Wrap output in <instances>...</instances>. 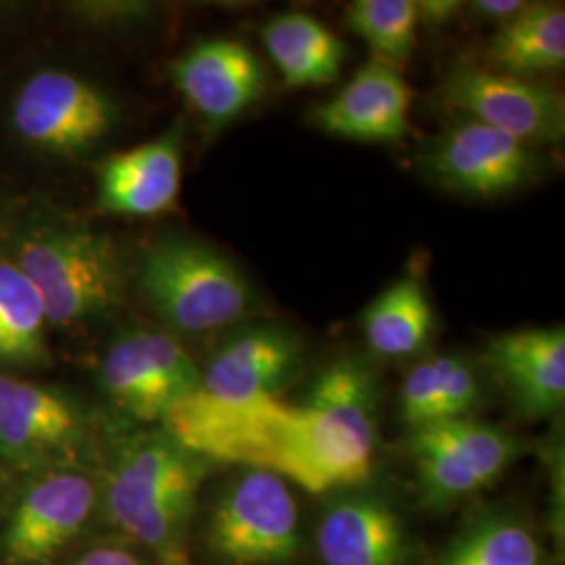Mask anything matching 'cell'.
Listing matches in <instances>:
<instances>
[{
    "mask_svg": "<svg viewBox=\"0 0 565 565\" xmlns=\"http://www.w3.org/2000/svg\"><path fill=\"white\" fill-rule=\"evenodd\" d=\"M118 120V105L103 88L63 70L34 74L11 105V124L21 141L65 158L93 151Z\"/></svg>",
    "mask_w": 565,
    "mask_h": 565,
    "instance_id": "obj_6",
    "label": "cell"
},
{
    "mask_svg": "<svg viewBox=\"0 0 565 565\" xmlns=\"http://www.w3.org/2000/svg\"><path fill=\"white\" fill-rule=\"evenodd\" d=\"M84 434V413L70 396L0 373V457L53 469L78 452Z\"/></svg>",
    "mask_w": 565,
    "mask_h": 565,
    "instance_id": "obj_12",
    "label": "cell"
},
{
    "mask_svg": "<svg viewBox=\"0 0 565 565\" xmlns=\"http://www.w3.org/2000/svg\"><path fill=\"white\" fill-rule=\"evenodd\" d=\"M417 7V23H422L429 30L443 28L455 20V15L461 11V2L457 0H419Z\"/></svg>",
    "mask_w": 565,
    "mask_h": 565,
    "instance_id": "obj_28",
    "label": "cell"
},
{
    "mask_svg": "<svg viewBox=\"0 0 565 565\" xmlns=\"http://www.w3.org/2000/svg\"><path fill=\"white\" fill-rule=\"evenodd\" d=\"M345 21L375 60L403 67L417 44V7L413 0H359L348 7Z\"/></svg>",
    "mask_w": 565,
    "mask_h": 565,
    "instance_id": "obj_24",
    "label": "cell"
},
{
    "mask_svg": "<svg viewBox=\"0 0 565 565\" xmlns=\"http://www.w3.org/2000/svg\"><path fill=\"white\" fill-rule=\"evenodd\" d=\"M486 60L501 74L525 78L557 72L565 63L564 4H525L488 42Z\"/></svg>",
    "mask_w": 565,
    "mask_h": 565,
    "instance_id": "obj_20",
    "label": "cell"
},
{
    "mask_svg": "<svg viewBox=\"0 0 565 565\" xmlns=\"http://www.w3.org/2000/svg\"><path fill=\"white\" fill-rule=\"evenodd\" d=\"M49 319L41 296L13 260L0 258V364L49 361Z\"/></svg>",
    "mask_w": 565,
    "mask_h": 565,
    "instance_id": "obj_22",
    "label": "cell"
},
{
    "mask_svg": "<svg viewBox=\"0 0 565 565\" xmlns=\"http://www.w3.org/2000/svg\"><path fill=\"white\" fill-rule=\"evenodd\" d=\"M438 565H545V553L524 522L486 515L446 546Z\"/></svg>",
    "mask_w": 565,
    "mask_h": 565,
    "instance_id": "obj_23",
    "label": "cell"
},
{
    "mask_svg": "<svg viewBox=\"0 0 565 565\" xmlns=\"http://www.w3.org/2000/svg\"><path fill=\"white\" fill-rule=\"evenodd\" d=\"M443 93L446 103L469 120L492 126L527 147L564 139V95L545 84L465 65L448 74Z\"/></svg>",
    "mask_w": 565,
    "mask_h": 565,
    "instance_id": "obj_10",
    "label": "cell"
},
{
    "mask_svg": "<svg viewBox=\"0 0 565 565\" xmlns=\"http://www.w3.org/2000/svg\"><path fill=\"white\" fill-rule=\"evenodd\" d=\"M141 291L172 331L202 335L242 323L256 308V291L221 252L186 237L156 242L139 264Z\"/></svg>",
    "mask_w": 565,
    "mask_h": 565,
    "instance_id": "obj_4",
    "label": "cell"
},
{
    "mask_svg": "<svg viewBox=\"0 0 565 565\" xmlns=\"http://www.w3.org/2000/svg\"><path fill=\"white\" fill-rule=\"evenodd\" d=\"M438 396L440 377L436 356L415 364L404 377L401 390V417L413 429L436 424L438 419Z\"/></svg>",
    "mask_w": 565,
    "mask_h": 565,
    "instance_id": "obj_26",
    "label": "cell"
},
{
    "mask_svg": "<svg viewBox=\"0 0 565 565\" xmlns=\"http://www.w3.org/2000/svg\"><path fill=\"white\" fill-rule=\"evenodd\" d=\"M170 76L210 126L237 120L266 88L263 63L247 44L233 39L195 42L172 63Z\"/></svg>",
    "mask_w": 565,
    "mask_h": 565,
    "instance_id": "obj_14",
    "label": "cell"
},
{
    "mask_svg": "<svg viewBox=\"0 0 565 565\" xmlns=\"http://www.w3.org/2000/svg\"><path fill=\"white\" fill-rule=\"evenodd\" d=\"M74 565H142L139 557L124 548H95Z\"/></svg>",
    "mask_w": 565,
    "mask_h": 565,
    "instance_id": "obj_30",
    "label": "cell"
},
{
    "mask_svg": "<svg viewBox=\"0 0 565 565\" xmlns=\"http://www.w3.org/2000/svg\"><path fill=\"white\" fill-rule=\"evenodd\" d=\"M484 361L525 417L543 419L564 408V327H536L497 335L486 345Z\"/></svg>",
    "mask_w": 565,
    "mask_h": 565,
    "instance_id": "obj_16",
    "label": "cell"
},
{
    "mask_svg": "<svg viewBox=\"0 0 565 565\" xmlns=\"http://www.w3.org/2000/svg\"><path fill=\"white\" fill-rule=\"evenodd\" d=\"M408 448L425 503L446 507L499 480L522 443L497 425L465 417L413 429Z\"/></svg>",
    "mask_w": 565,
    "mask_h": 565,
    "instance_id": "obj_7",
    "label": "cell"
},
{
    "mask_svg": "<svg viewBox=\"0 0 565 565\" xmlns=\"http://www.w3.org/2000/svg\"><path fill=\"white\" fill-rule=\"evenodd\" d=\"M97 503L93 480L74 467L42 469L25 486L2 534V553L11 565H44L72 543Z\"/></svg>",
    "mask_w": 565,
    "mask_h": 565,
    "instance_id": "obj_11",
    "label": "cell"
},
{
    "mask_svg": "<svg viewBox=\"0 0 565 565\" xmlns=\"http://www.w3.org/2000/svg\"><path fill=\"white\" fill-rule=\"evenodd\" d=\"M422 163L438 184L482 200L515 193L543 170L534 147L469 118L450 124L429 142Z\"/></svg>",
    "mask_w": 565,
    "mask_h": 565,
    "instance_id": "obj_9",
    "label": "cell"
},
{
    "mask_svg": "<svg viewBox=\"0 0 565 565\" xmlns=\"http://www.w3.org/2000/svg\"><path fill=\"white\" fill-rule=\"evenodd\" d=\"M364 340L384 359H406L422 352L434 333V310L424 285L404 277L390 285L361 317Z\"/></svg>",
    "mask_w": 565,
    "mask_h": 565,
    "instance_id": "obj_21",
    "label": "cell"
},
{
    "mask_svg": "<svg viewBox=\"0 0 565 565\" xmlns=\"http://www.w3.org/2000/svg\"><path fill=\"white\" fill-rule=\"evenodd\" d=\"M182 128L105 158L97 168V207L105 214L151 218L170 212L181 193Z\"/></svg>",
    "mask_w": 565,
    "mask_h": 565,
    "instance_id": "obj_15",
    "label": "cell"
},
{
    "mask_svg": "<svg viewBox=\"0 0 565 565\" xmlns=\"http://www.w3.org/2000/svg\"><path fill=\"white\" fill-rule=\"evenodd\" d=\"M377 385L366 364H327L302 404L281 398L223 403L195 390L163 419V431L203 461L268 471L310 492L369 478L377 434Z\"/></svg>",
    "mask_w": 565,
    "mask_h": 565,
    "instance_id": "obj_1",
    "label": "cell"
},
{
    "mask_svg": "<svg viewBox=\"0 0 565 565\" xmlns=\"http://www.w3.org/2000/svg\"><path fill=\"white\" fill-rule=\"evenodd\" d=\"M317 555L321 565H406L403 518L375 492L342 494L319 518Z\"/></svg>",
    "mask_w": 565,
    "mask_h": 565,
    "instance_id": "obj_17",
    "label": "cell"
},
{
    "mask_svg": "<svg viewBox=\"0 0 565 565\" xmlns=\"http://www.w3.org/2000/svg\"><path fill=\"white\" fill-rule=\"evenodd\" d=\"M205 471L207 461L163 429L142 434L121 446L107 471V511L128 536L179 565Z\"/></svg>",
    "mask_w": 565,
    "mask_h": 565,
    "instance_id": "obj_2",
    "label": "cell"
},
{
    "mask_svg": "<svg viewBox=\"0 0 565 565\" xmlns=\"http://www.w3.org/2000/svg\"><path fill=\"white\" fill-rule=\"evenodd\" d=\"M70 11L78 15L82 23L121 28L141 23L151 13V7L142 2H78L70 4Z\"/></svg>",
    "mask_w": 565,
    "mask_h": 565,
    "instance_id": "obj_27",
    "label": "cell"
},
{
    "mask_svg": "<svg viewBox=\"0 0 565 565\" xmlns=\"http://www.w3.org/2000/svg\"><path fill=\"white\" fill-rule=\"evenodd\" d=\"M300 511L287 482L243 469L224 486L207 522V546L226 565H285L300 553Z\"/></svg>",
    "mask_w": 565,
    "mask_h": 565,
    "instance_id": "obj_5",
    "label": "cell"
},
{
    "mask_svg": "<svg viewBox=\"0 0 565 565\" xmlns=\"http://www.w3.org/2000/svg\"><path fill=\"white\" fill-rule=\"evenodd\" d=\"M4 11H7V9H4V7H2V4H0V15H2V13H4Z\"/></svg>",
    "mask_w": 565,
    "mask_h": 565,
    "instance_id": "obj_31",
    "label": "cell"
},
{
    "mask_svg": "<svg viewBox=\"0 0 565 565\" xmlns=\"http://www.w3.org/2000/svg\"><path fill=\"white\" fill-rule=\"evenodd\" d=\"M302 366L303 342L296 331L285 324H247L216 348L198 390L223 403L279 398Z\"/></svg>",
    "mask_w": 565,
    "mask_h": 565,
    "instance_id": "obj_13",
    "label": "cell"
},
{
    "mask_svg": "<svg viewBox=\"0 0 565 565\" xmlns=\"http://www.w3.org/2000/svg\"><path fill=\"white\" fill-rule=\"evenodd\" d=\"M527 2L522 0H476L469 2V11L484 21H494L503 25L509 20H513L520 11H524Z\"/></svg>",
    "mask_w": 565,
    "mask_h": 565,
    "instance_id": "obj_29",
    "label": "cell"
},
{
    "mask_svg": "<svg viewBox=\"0 0 565 565\" xmlns=\"http://www.w3.org/2000/svg\"><path fill=\"white\" fill-rule=\"evenodd\" d=\"M411 90L385 61L364 63L342 90L315 107L310 120L327 135L359 142H396L408 132Z\"/></svg>",
    "mask_w": 565,
    "mask_h": 565,
    "instance_id": "obj_18",
    "label": "cell"
},
{
    "mask_svg": "<svg viewBox=\"0 0 565 565\" xmlns=\"http://www.w3.org/2000/svg\"><path fill=\"white\" fill-rule=\"evenodd\" d=\"M263 42L285 86H323L340 76L343 44L327 25L302 11H285L264 23Z\"/></svg>",
    "mask_w": 565,
    "mask_h": 565,
    "instance_id": "obj_19",
    "label": "cell"
},
{
    "mask_svg": "<svg viewBox=\"0 0 565 565\" xmlns=\"http://www.w3.org/2000/svg\"><path fill=\"white\" fill-rule=\"evenodd\" d=\"M99 377L103 392L121 413L153 424L198 390L202 371L172 333L139 327L124 331L107 348Z\"/></svg>",
    "mask_w": 565,
    "mask_h": 565,
    "instance_id": "obj_8",
    "label": "cell"
},
{
    "mask_svg": "<svg viewBox=\"0 0 565 565\" xmlns=\"http://www.w3.org/2000/svg\"><path fill=\"white\" fill-rule=\"evenodd\" d=\"M440 406L438 422L465 419L482 398V387L476 371L463 359L443 354L440 356Z\"/></svg>",
    "mask_w": 565,
    "mask_h": 565,
    "instance_id": "obj_25",
    "label": "cell"
},
{
    "mask_svg": "<svg viewBox=\"0 0 565 565\" xmlns=\"http://www.w3.org/2000/svg\"><path fill=\"white\" fill-rule=\"evenodd\" d=\"M13 263L39 291L49 324L97 323L126 298L128 268L118 243L84 226L46 224L28 231Z\"/></svg>",
    "mask_w": 565,
    "mask_h": 565,
    "instance_id": "obj_3",
    "label": "cell"
}]
</instances>
